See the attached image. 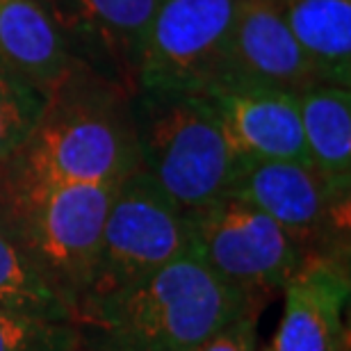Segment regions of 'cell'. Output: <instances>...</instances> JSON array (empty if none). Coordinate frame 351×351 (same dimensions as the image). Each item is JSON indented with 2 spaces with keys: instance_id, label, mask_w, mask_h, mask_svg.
<instances>
[{
  "instance_id": "21",
  "label": "cell",
  "mask_w": 351,
  "mask_h": 351,
  "mask_svg": "<svg viewBox=\"0 0 351 351\" xmlns=\"http://www.w3.org/2000/svg\"><path fill=\"white\" fill-rule=\"evenodd\" d=\"M261 351H267V347H265V349H261Z\"/></svg>"
},
{
  "instance_id": "17",
  "label": "cell",
  "mask_w": 351,
  "mask_h": 351,
  "mask_svg": "<svg viewBox=\"0 0 351 351\" xmlns=\"http://www.w3.org/2000/svg\"><path fill=\"white\" fill-rule=\"evenodd\" d=\"M46 98L0 66V169L21 149Z\"/></svg>"
},
{
  "instance_id": "12",
  "label": "cell",
  "mask_w": 351,
  "mask_h": 351,
  "mask_svg": "<svg viewBox=\"0 0 351 351\" xmlns=\"http://www.w3.org/2000/svg\"><path fill=\"white\" fill-rule=\"evenodd\" d=\"M237 158L306 162L297 94L265 89H213L203 94Z\"/></svg>"
},
{
  "instance_id": "16",
  "label": "cell",
  "mask_w": 351,
  "mask_h": 351,
  "mask_svg": "<svg viewBox=\"0 0 351 351\" xmlns=\"http://www.w3.org/2000/svg\"><path fill=\"white\" fill-rule=\"evenodd\" d=\"M0 311L48 322H73L75 311L44 278L0 221Z\"/></svg>"
},
{
  "instance_id": "1",
  "label": "cell",
  "mask_w": 351,
  "mask_h": 351,
  "mask_svg": "<svg viewBox=\"0 0 351 351\" xmlns=\"http://www.w3.org/2000/svg\"><path fill=\"white\" fill-rule=\"evenodd\" d=\"M139 167L132 94L75 60L48 91L27 139L0 169V194L110 185Z\"/></svg>"
},
{
  "instance_id": "5",
  "label": "cell",
  "mask_w": 351,
  "mask_h": 351,
  "mask_svg": "<svg viewBox=\"0 0 351 351\" xmlns=\"http://www.w3.org/2000/svg\"><path fill=\"white\" fill-rule=\"evenodd\" d=\"M185 254H189L187 210L176 206L139 167L114 192L78 317L85 308L128 290Z\"/></svg>"
},
{
  "instance_id": "9",
  "label": "cell",
  "mask_w": 351,
  "mask_h": 351,
  "mask_svg": "<svg viewBox=\"0 0 351 351\" xmlns=\"http://www.w3.org/2000/svg\"><path fill=\"white\" fill-rule=\"evenodd\" d=\"M71 55L137 91L142 48L162 0H44Z\"/></svg>"
},
{
  "instance_id": "7",
  "label": "cell",
  "mask_w": 351,
  "mask_h": 351,
  "mask_svg": "<svg viewBox=\"0 0 351 351\" xmlns=\"http://www.w3.org/2000/svg\"><path fill=\"white\" fill-rule=\"evenodd\" d=\"M242 0H162L146 34L137 89L206 94L219 82Z\"/></svg>"
},
{
  "instance_id": "15",
  "label": "cell",
  "mask_w": 351,
  "mask_h": 351,
  "mask_svg": "<svg viewBox=\"0 0 351 351\" xmlns=\"http://www.w3.org/2000/svg\"><path fill=\"white\" fill-rule=\"evenodd\" d=\"M319 82L351 85V0H276Z\"/></svg>"
},
{
  "instance_id": "19",
  "label": "cell",
  "mask_w": 351,
  "mask_h": 351,
  "mask_svg": "<svg viewBox=\"0 0 351 351\" xmlns=\"http://www.w3.org/2000/svg\"><path fill=\"white\" fill-rule=\"evenodd\" d=\"M258 313H261V304L247 308L242 315H237L226 326L210 335L206 342H201L194 351H256Z\"/></svg>"
},
{
  "instance_id": "3",
  "label": "cell",
  "mask_w": 351,
  "mask_h": 351,
  "mask_svg": "<svg viewBox=\"0 0 351 351\" xmlns=\"http://www.w3.org/2000/svg\"><path fill=\"white\" fill-rule=\"evenodd\" d=\"M132 119L142 169L176 206L196 210L228 194L240 158L206 96L137 89Z\"/></svg>"
},
{
  "instance_id": "6",
  "label": "cell",
  "mask_w": 351,
  "mask_h": 351,
  "mask_svg": "<svg viewBox=\"0 0 351 351\" xmlns=\"http://www.w3.org/2000/svg\"><path fill=\"white\" fill-rule=\"evenodd\" d=\"M189 254L251 297L285 287L304 251L271 217L233 196L187 210Z\"/></svg>"
},
{
  "instance_id": "20",
  "label": "cell",
  "mask_w": 351,
  "mask_h": 351,
  "mask_svg": "<svg viewBox=\"0 0 351 351\" xmlns=\"http://www.w3.org/2000/svg\"><path fill=\"white\" fill-rule=\"evenodd\" d=\"M80 351H101V349H94L91 345H87V342H82V340H80Z\"/></svg>"
},
{
  "instance_id": "4",
  "label": "cell",
  "mask_w": 351,
  "mask_h": 351,
  "mask_svg": "<svg viewBox=\"0 0 351 351\" xmlns=\"http://www.w3.org/2000/svg\"><path fill=\"white\" fill-rule=\"evenodd\" d=\"M119 185H58L0 194V221L73 306L75 317L94 276L103 226Z\"/></svg>"
},
{
  "instance_id": "10",
  "label": "cell",
  "mask_w": 351,
  "mask_h": 351,
  "mask_svg": "<svg viewBox=\"0 0 351 351\" xmlns=\"http://www.w3.org/2000/svg\"><path fill=\"white\" fill-rule=\"evenodd\" d=\"M315 82H319L317 75L292 37L276 0H242L226 62L213 89L299 94Z\"/></svg>"
},
{
  "instance_id": "13",
  "label": "cell",
  "mask_w": 351,
  "mask_h": 351,
  "mask_svg": "<svg viewBox=\"0 0 351 351\" xmlns=\"http://www.w3.org/2000/svg\"><path fill=\"white\" fill-rule=\"evenodd\" d=\"M75 58L44 0H0V66L48 96Z\"/></svg>"
},
{
  "instance_id": "14",
  "label": "cell",
  "mask_w": 351,
  "mask_h": 351,
  "mask_svg": "<svg viewBox=\"0 0 351 351\" xmlns=\"http://www.w3.org/2000/svg\"><path fill=\"white\" fill-rule=\"evenodd\" d=\"M308 165L340 192L351 189V91L315 82L297 94Z\"/></svg>"
},
{
  "instance_id": "18",
  "label": "cell",
  "mask_w": 351,
  "mask_h": 351,
  "mask_svg": "<svg viewBox=\"0 0 351 351\" xmlns=\"http://www.w3.org/2000/svg\"><path fill=\"white\" fill-rule=\"evenodd\" d=\"M73 322H48L0 311V351H80Z\"/></svg>"
},
{
  "instance_id": "2",
  "label": "cell",
  "mask_w": 351,
  "mask_h": 351,
  "mask_svg": "<svg viewBox=\"0 0 351 351\" xmlns=\"http://www.w3.org/2000/svg\"><path fill=\"white\" fill-rule=\"evenodd\" d=\"M263 297L237 290L192 254L85 308L82 342L101 351H194Z\"/></svg>"
},
{
  "instance_id": "11",
  "label": "cell",
  "mask_w": 351,
  "mask_h": 351,
  "mask_svg": "<svg viewBox=\"0 0 351 351\" xmlns=\"http://www.w3.org/2000/svg\"><path fill=\"white\" fill-rule=\"evenodd\" d=\"M283 290V315L267 351H347V254L304 256Z\"/></svg>"
},
{
  "instance_id": "8",
  "label": "cell",
  "mask_w": 351,
  "mask_h": 351,
  "mask_svg": "<svg viewBox=\"0 0 351 351\" xmlns=\"http://www.w3.org/2000/svg\"><path fill=\"white\" fill-rule=\"evenodd\" d=\"M271 217L304 256L347 254L349 192H340L306 162L240 158L228 194Z\"/></svg>"
}]
</instances>
